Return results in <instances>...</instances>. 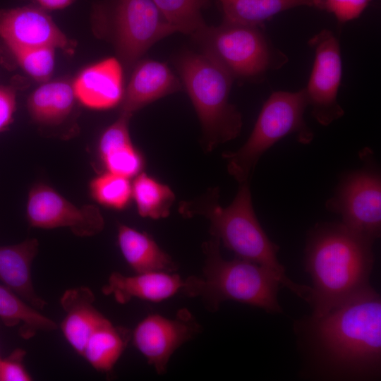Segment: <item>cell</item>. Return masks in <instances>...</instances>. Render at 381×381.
Wrapping results in <instances>:
<instances>
[{"mask_svg":"<svg viewBox=\"0 0 381 381\" xmlns=\"http://www.w3.org/2000/svg\"><path fill=\"white\" fill-rule=\"evenodd\" d=\"M308 107L305 90L274 92L264 103L252 133L236 151L225 152L227 171L238 183L250 181L261 156L283 138L294 134L302 144H309L314 134L303 114Z\"/></svg>","mask_w":381,"mask_h":381,"instance_id":"8992f818","label":"cell"},{"mask_svg":"<svg viewBox=\"0 0 381 381\" xmlns=\"http://www.w3.org/2000/svg\"><path fill=\"white\" fill-rule=\"evenodd\" d=\"M75 97L84 106L108 109L121 103L123 94V71L114 57L103 59L83 69L73 81Z\"/></svg>","mask_w":381,"mask_h":381,"instance_id":"5bb4252c","label":"cell"},{"mask_svg":"<svg viewBox=\"0 0 381 381\" xmlns=\"http://www.w3.org/2000/svg\"><path fill=\"white\" fill-rule=\"evenodd\" d=\"M373 243L341 222L319 223L308 231L304 267L313 286L306 301L312 315L321 316L371 287Z\"/></svg>","mask_w":381,"mask_h":381,"instance_id":"7a4b0ae2","label":"cell"},{"mask_svg":"<svg viewBox=\"0 0 381 381\" xmlns=\"http://www.w3.org/2000/svg\"><path fill=\"white\" fill-rule=\"evenodd\" d=\"M16 109V90L13 87H0V131L12 121Z\"/></svg>","mask_w":381,"mask_h":381,"instance_id":"4dcf8cb0","label":"cell"},{"mask_svg":"<svg viewBox=\"0 0 381 381\" xmlns=\"http://www.w3.org/2000/svg\"><path fill=\"white\" fill-rule=\"evenodd\" d=\"M132 197L138 214L159 219L167 217L175 200L172 190L146 173H140L132 184Z\"/></svg>","mask_w":381,"mask_h":381,"instance_id":"d4e9b609","label":"cell"},{"mask_svg":"<svg viewBox=\"0 0 381 381\" xmlns=\"http://www.w3.org/2000/svg\"><path fill=\"white\" fill-rule=\"evenodd\" d=\"M219 188H210L202 195L179 206V213L190 218L201 215L210 222L209 231L236 258L263 266L280 279L282 286L306 301L310 286L290 279L279 262V246L272 241L261 226L253 209L250 181L239 183L237 193L227 207L219 202Z\"/></svg>","mask_w":381,"mask_h":381,"instance_id":"3957f363","label":"cell"},{"mask_svg":"<svg viewBox=\"0 0 381 381\" xmlns=\"http://www.w3.org/2000/svg\"><path fill=\"white\" fill-rule=\"evenodd\" d=\"M317 375L343 380L377 379L381 370V298L371 286L321 316L294 325Z\"/></svg>","mask_w":381,"mask_h":381,"instance_id":"6da1fadb","label":"cell"},{"mask_svg":"<svg viewBox=\"0 0 381 381\" xmlns=\"http://www.w3.org/2000/svg\"><path fill=\"white\" fill-rule=\"evenodd\" d=\"M192 37L202 52L219 62L234 79H260L288 61L260 27L223 21L218 26L205 25Z\"/></svg>","mask_w":381,"mask_h":381,"instance_id":"52a82bcc","label":"cell"},{"mask_svg":"<svg viewBox=\"0 0 381 381\" xmlns=\"http://www.w3.org/2000/svg\"><path fill=\"white\" fill-rule=\"evenodd\" d=\"M90 189L99 203L116 210L125 208L132 197L129 178L107 171L92 180Z\"/></svg>","mask_w":381,"mask_h":381,"instance_id":"4316f807","label":"cell"},{"mask_svg":"<svg viewBox=\"0 0 381 381\" xmlns=\"http://www.w3.org/2000/svg\"><path fill=\"white\" fill-rule=\"evenodd\" d=\"M200 331L201 326L193 315L182 308L174 318L147 315L135 328L133 341L156 373L164 374L174 353Z\"/></svg>","mask_w":381,"mask_h":381,"instance_id":"7c38bea8","label":"cell"},{"mask_svg":"<svg viewBox=\"0 0 381 381\" xmlns=\"http://www.w3.org/2000/svg\"><path fill=\"white\" fill-rule=\"evenodd\" d=\"M220 241L212 237L203 243L205 256L201 275L184 279L181 292L200 298L209 311H217L222 303L234 301L281 313L278 292L282 283L267 268L238 258L228 260L221 255Z\"/></svg>","mask_w":381,"mask_h":381,"instance_id":"277c9868","label":"cell"},{"mask_svg":"<svg viewBox=\"0 0 381 381\" xmlns=\"http://www.w3.org/2000/svg\"><path fill=\"white\" fill-rule=\"evenodd\" d=\"M27 217L31 226L41 229L68 227L76 236L87 237L104 226L99 209L93 205L78 207L52 188L37 184L29 192Z\"/></svg>","mask_w":381,"mask_h":381,"instance_id":"8fae6325","label":"cell"},{"mask_svg":"<svg viewBox=\"0 0 381 381\" xmlns=\"http://www.w3.org/2000/svg\"><path fill=\"white\" fill-rule=\"evenodd\" d=\"M38 6L43 9L47 10H56L64 8L75 0H33Z\"/></svg>","mask_w":381,"mask_h":381,"instance_id":"1f68e13d","label":"cell"},{"mask_svg":"<svg viewBox=\"0 0 381 381\" xmlns=\"http://www.w3.org/2000/svg\"><path fill=\"white\" fill-rule=\"evenodd\" d=\"M76 97L73 81L66 78L47 81L29 96L27 107L38 123L56 125L71 114Z\"/></svg>","mask_w":381,"mask_h":381,"instance_id":"44dd1931","label":"cell"},{"mask_svg":"<svg viewBox=\"0 0 381 381\" xmlns=\"http://www.w3.org/2000/svg\"><path fill=\"white\" fill-rule=\"evenodd\" d=\"M129 338L128 329L116 327L108 320L91 334L82 356L97 371L110 372L125 350Z\"/></svg>","mask_w":381,"mask_h":381,"instance_id":"cb8c5ba5","label":"cell"},{"mask_svg":"<svg viewBox=\"0 0 381 381\" xmlns=\"http://www.w3.org/2000/svg\"><path fill=\"white\" fill-rule=\"evenodd\" d=\"M25 355L23 349H16L6 358H0V381H30L32 377L22 361Z\"/></svg>","mask_w":381,"mask_h":381,"instance_id":"f546056e","label":"cell"},{"mask_svg":"<svg viewBox=\"0 0 381 381\" xmlns=\"http://www.w3.org/2000/svg\"><path fill=\"white\" fill-rule=\"evenodd\" d=\"M97 16L101 32L127 69L155 43L176 32L152 0H115L111 6L99 7Z\"/></svg>","mask_w":381,"mask_h":381,"instance_id":"ba28073f","label":"cell"},{"mask_svg":"<svg viewBox=\"0 0 381 381\" xmlns=\"http://www.w3.org/2000/svg\"><path fill=\"white\" fill-rule=\"evenodd\" d=\"M223 21L262 28L274 16L299 6H316V0H218Z\"/></svg>","mask_w":381,"mask_h":381,"instance_id":"7402d4cb","label":"cell"},{"mask_svg":"<svg viewBox=\"0 0 381 381\" xmlns=\"http://www.w3.org/2000/svg\"><path fill=\"white\" fill-rule=\"evenodd\" d=\"M176 66L200 120L204 150L238 137L242 116L229 97L234 77L219 62L204 52L186 51Z\"/></svg>","mask_w":381,"mask_h":381,"instance_id":"5b68a950","label":"cell"},{"mask_svg":"<svg viewBox=\"0 0 381 381\" xmlns=\"http://www.w3.org/2000/svg\"><path fill=\"white\" fill-rule=\"evenodd\" d=\"M0 319L8 327L20 325L19 334L25 339L32 338L38 332L57 329L56 323L42 315L11 289L0 285Z\"/></svg>","mask_w":381,"mask_h":381,"instance_id":"603a6c76","label":"cell"},{"mask_svg":"<svg viewBox=\"0 0 381 381\" xmlns=\"http://www.w3.org/2000/svg\"><path fill=\"white\" fill-rule=\"evenodd\" d=\"M0 37L9 49L52 47L73 53L75 43L44 9L29 5L0 10Z\"/></svg>","mask_w":381,"mask_h":381,"instance_id":"4fadbf2b","label":"cell"},{"mask_svg":"<svg viewBox=\"0 0 381 381\" xmlns=\"http://www.w3.org/2000/svg\"><path fill=\"white\" fill-rule=\"evenodd\" d=\"M176 32L193 35L206 24L202 10L210 0H152Z\"/></svg>","mask_w":381,"mask_h":381,"instance_id":"484cf974","label":"cell"},{"mask_svg":"<svg viewBox=\"0 0 381 381\" xmlns=\"http://www.w3.org/2000/svg\"><path fill=\"white\" fill-rule=\"evenodd\" d=\"M359 157L363 167L343 176L325 207L348 229L374 243L381 234V174L371 150L365 147Z\"/></svg>","mask_w":381,"mask_h":381,"instance_id":"9c48e42d","label":"cell"},{"mask_svg":"<svg viewBox=\"0 0 381 381\" xmlns=\"http://www.w3.org/2000/svg\"><path fill=\"white\" fill-rule=\"evenodd\" d=\"M94 293L87 286L67 289L60 299L66 316L61 329L68 344L82 356L91 334L109 320L93 305Z\"/></svg>","mask_w":381,"mask_h":381,"instance_id":"e0dca14e","label":"cell"},{"mask_svg":"<svg viewBox=\"0 0 381 381\" xmlns=\"http://www.w3.org/2000/svg\"><path fill=\"white\" fill-rule=\"evenodd\" d=\"M38 247L36 238L0 246V280L28 303L42 310L47 303L36 293L31 274L32 263Z\"/></svg>","mask_w":381,"mask_h":381,"instance_id":"ac0fdd59","label":"cell"},{"mask_svg":"<svg viewBox=\"0 0 381 381\" xmlns=\"http://www.w3.org/2000/svg\"><path fill=\"white\" fill-rule=\"evenodd\" d=\"M373 0H316V8L332 13L344 23L358 18Z\"/></svg>","mask_w":381,"mask_h":381,"instance_id":"f1b7e54d","label":"cell"},{"mask_svg":"<svg viewBox=\"0 0 381 381\" xmlns=\"http://www.w3.org/2000/svg\"><path fill=\"white\" fill-rule=\"evenodd\" d=\"M117 239L124 259L136 273L172 272L177 268L172 258L145 232L120 224Z\"/></svg>","mask_w":381,"mask_h":381,"instance_id":"ffe728a7","label":"cell"},{"mask_svg":"<svg viewBox=\"0 0 381 381\" xmlns=\"http://www.w3.org/2000/svg\"><path fill=\"white\" fill-rule=\"evenodd\" d=\"M18 65L39 82L49 80L54 68L55 48L42 47L9 49Z\"/></svg>","mask_w":381,"mask_h":381,"instance_id":"83f0119b","label":"cell"},{"mask_svg":"<svg viewBox=\"0 0 381 381\" xmlns=\"http://www.w3.org/2000/svg\"><path fill=\"white\" fill-rule=\"evenodd\" d=\"M313 49V66L304 88L313 118L325 126L344 114L337 100L342 66L339 42L329 30H322L308 41Z\"/></svg>","mask_w":381,"mask_h":381,"instance_id":"30bf717a","label":"cell"},{"mask_svg":"<svg viewBox=\"0 0 381 381\" xmlns=\"http://www.w3.org/2000/svg\"><path fill=\"white\" fill-rule=\"evenodd\" d=\"M131 117L120 113L104 130L99 142V156L107 171L129 179L139 174L144 165L143 158L130 137Z\"/></svg>","mask_w":381,"mask_h":381,"instance_id":"d6986e66","label":"cell"},{"mask_svg":"<svg viewBox=\"0 0 381 381\" xmlns=\"http://www.w3.org/2000/svg\"><path fill=\"white\" fill-rule=\"evenodd\" d=\"M181 87L180 80L165 63L149 59L139 60L124 91L120 113L132 116L146 105Z\"/></svg>","mask_w":381,"mask_h":381,"instance_id":"9a60e30c","label":"cell"},{"mask_svg":"<svg viewBox=\"0 0 381 381\" xmlns=\"http://www.w3.org/2000/svg\"><path fill=\"white\" fill-rule=\"evenodd\" d=\"M183 282L180 275L167 272L137 273L133 276L114 272L102 291L106 296H112L121 304L132 298L159 302L181 291Z\"/></svg>","mask_w":381,"mask_h":381,"instance_id":"2e32d148","label":"cell"}]
</instances>
